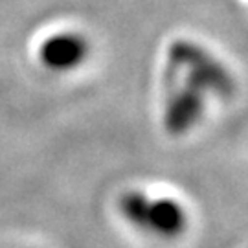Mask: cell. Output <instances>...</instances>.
Masks as SVG:
<instances>
[{"label": "cell", "instance_id": "6da1fadb", "mask_svg": "<svg viewBox=\"0 0 248 248\" xmlns=\"http://www.w3.org/2000/svg\"><path fill=\"white\" fill-rule=\"evenodd\" d=\"M122 210L142 228L166 237L178 235L186 224L184 212L173 201H149L142 193H131L125 197Z\"/></svg>", "mask_w": 248, "mask_h": 248}, {"label": "cell", "instance_id": "7a4b0ae2", "mask_svg": "<svg viewBox=\"0 0 248 248\" xmlns=\"http://www.w3.org/2000/svg\"><path fill=\"white\" fill-rule=\"evenodd\" d=\"M87 39L74 31L50 35L39 48V59L53 72H70L81 66L89 57Z\"/></svg>", "mask_w": 248, "mask_h": 248}]
</instances>
